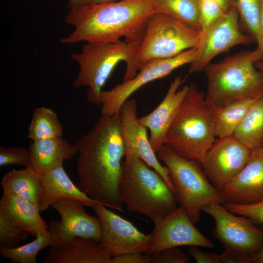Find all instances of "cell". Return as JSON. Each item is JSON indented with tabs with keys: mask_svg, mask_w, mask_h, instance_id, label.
Returning <instances> with one entry per match:
<instances>
[{
	"mask_svg": "<svg viewBox=\"0 0 263 263\" xmlns=\"http://www.w3.org/2000/svg\"><path fill=\"white\" fill-rule=\"evenodd\" d=\"M170 126L164 145L178 155L200 165L216 137L210 107L205 94L194 83Z\"/></svg>",
	"mask_w": 263,
	"mask_h": 263,
	"instance_id": "obj_5",
	"label": "cell"
},
{
	"mask_svg": "<svg viewBox=\"0 0 263 263\" xmlns=\"http://www.w3.org/2000/svg\"><path fill=\"white\" fill-rule=\"evenodd\" d=\"M154 225L149 254L180 246L209 248L214 246L212 242L196 228L186 211L180 206Z\"/></svg>",
	"mask_w": 263,
	"mask_h": 263,
	"instance_id": "obj_15",
	"label": "cell"
},
{
	"mask_svg": "<svg viewBox=\"0 0 263 263\" xmlns=\"http://www.w3.org/2000/svg\"><path fill=\"white\" fill-rule=\"evenodd\" d=\"M251 149L233 135L216 139L201 165L210 183L220 191L246 165Z\"/></svg>",
	"mask_w": 263,
	"mask_h": 263,
	"instance_id": "obj_14",
	"label": "cell"
},
{
	"mask_svg": "<svg viewBox=\"0 0 263 263\" xmlns=\"http://www.w3.org/2000/svg\"><path fill=\"white\" fill-rule=\"evenodd\" d=\"M75 144L78 155V188L94 201L122 211L118 185L126 151L119 113L102 114Z\"/></svg>",
	"mask_w": 263,
	"mask_h": 263,
	"instance_id": "obj_1",
	"label": "cell"
},
{
	"mask_svg": "<svg viewBox=\"0 0 263 263\" xmlns=\"http://www.w3.org/2000/svg\"><path fill=\"white\" fill-rule=\"evenodd\" d=\"M29 152L31 166L38 174L63 165L77 153L75 144L61 137L33 141Z\"/></svg>",
	"mask_w": 263,
	"mask_h": 263,
	"instance_id": "obj_22",
	"label": "cell"
},
{
	"mask_svg": "<svg viewBox=\"0 0 263 263\" xmlns=\"http://www.w3.org/2000/svg\"><path fill=\"white\" fill-rule=\"evenodd\" d=\"M197 53L196 47L171 58L149 62L132 79L123 81L110 90L102 91L100 96L102 114H118L124 103L136 91L152 81L168 76L182 66L191 63L196 60Z\"/></svg>",
	"mask_w": 263,
	"mask_h": 263,
	"instance_id": "obj_10",
	"label": "cell"
},
{
	"mask_svg": "<svg viewBox=\"0 0 263 263\" xmlns=\"http://www.w3.org/2000/svg\"><path fill=\"white\" fill-rule=\"evenodd\" d=\"M99 218L101 225L99 242L112 257L130 253H148L151 234H146L131 222L95 203L91 207Z\"/></svg>",
	"mask_w": 263,
	"mask_h": 263,
	"instance_id": "obj_12",
	"label": "cell"
},
{
	"mask_svg": "<svg viewBox=\"0 0 263 263\" xmlns=\"http://www.w3.org/2000/svg\"><path fill=\"white\" fill-rule=\"evenodd\" d=\"M262 229L263 231V226ZM251 263H263V241L259 250L251 258Z\"/></svg>",
	"mask_w": 263,
	"mask_h": 263,
	"instance_id": "obj_39",
	"label": "cell"
},
{
	"mask_svg": "<svg viewBox=\"0 0 263 263\" xmlns=\"http://www.w3.org/2000/svg\"><path fill=\"white\" fill-rule=\"evenodd\" d=\"M118 185L126 209L156 224L177 207L175 196L163 177L133 153L126 154Z\"/></svg>",
	"mask_w": 263,
	"mask_h": 263,
	"instance_id": "obj_3",
	"label": "cell"
},
{
	"mask_svg": "<svg viewBox=\"0 0 263 263\" xmlns=\"http://www.w3.org/2000/svg\"><path fill=\"white\" fill-rule=\"evenodd\" d=\"M140 43H131L124 40L98 44L86 43L80 53L70 55L79 66L74 86L87 87L88 100L100 106L102 88L119 62L124 61L126 65L123 81L134 77V61Z\"/></svg>",
	"mask_w": 263,
	"mask_h": 263,
	"instance_id": "obj_6",
	"label": "cell"
},
{
	"mask_svg": "<svg viewBox=\"0 0 263 263\" xmlns=\"http://www.w3.org/2000/svg\"><path fill=\"white\" fill-rule=\"evenodd\" d=\"M39 175L41 183L39 203L40 212L46 210L53 203L62 199H76L90 207L96 203L74 184L63 165Z\"/></svg>",
	"mask_w": 263,
	"mask_h": 263,
	"instance_id": "obj_19",
	"label": "cell"
},
{
	"mask_svg": "<svg viewBox=\"0 0 263 263\" xmlns=\"http://www.w3.org/2000/svg\"><path fill=\"white\" fill-rule=\"evenodd\" d=\"M239 16L235 7L226 12L213 25L201 32L197 56L190 64L188 74L200 72L217 55L240 44H248L253 38L243 33L239 25Z\"/></svg>",
	"mask_w": 263,
	"mask_h": 263,
	"instance_id": "obj_13",
	"label": "cell"
},
{
	"mask_svg": "<svg viewBox=\"0 0 263 263\" xmlns=\"http://www.w3.org/2000/svg\"><path fill=\"white\" fill-rule=\"evenodd\" d=\"M262 96L247 98L225 105L211 107L216 136H233L250 107Z\"/></svg>",
	"mask_w": 263,
	"mask_h": 263,
	"instance_id": "obj_23",
	"label": "cell"
},
{
	"mask_svg": "<svg viewBox=\"0 0 263 263\" xmlns=\"http://www.w3.org/2000/svg\"><path fill=\"white\" fill-rule=\"evenodd\" d=\"M19 165L26 167L31 166L29 150L21 147H0V166Z\"/></svg>",
	"mask_w": 263,
	"mask_h": 263,
	"instance_id": "obj_33",
	"label": "cell"
},
{
	"mask_svg": "<svg viewBox=\"0 0 263 263\" xmlns=\"http://www.w3.org/2000/svg\"><path fill=\"white\" fill-rule=\"evenodd\" d=\"M150 255V263H188L190 257L177 247L167 248Z\"/></svg>",
	"mask_w": 263,
	"mask_h": 263,
	"instance_id": "obj_35",
	"label": "cell"
},
{
	"mask_svg": "<svg viewBox=\"0 0 263 263\" xmlns=\"http://www.w3.org/2000/svg\"><path fill=\"white\" fill-rule=\"evenodd\" d=\"M63 127L57 114L44 107L36 108L28 127V137L32 141L62 137Z\"/></svg>",
	"mask_w": 263,
	"mask_h": 263,
	"instance_id": "obj_26",
	"label": "cell"
},
{
	"mask_svg": "<svg viewBox=\"0 0 263 263\" xmlns=\"http://www.w3.org/2000/svg\"><path fill=\"white\" fill-rule=\"evenodd\" d=\"M119 115L126 154L133 153L138 156L163 177L173 192L169 171L158 161L148 138L147 128L139 121L137 103L134 98L129 99L124 103Z\"/></svg>",
	"mask_w": 263,
	"mask_h": 263,
	"instance_id": "obj_16",
	"label": "cell"
},
{
	"mask_svg": "<svg viewBox=\"0 0 263 263\" xmlns=\"http://www.w3.org/2000/svg\"><path fill=\"white\" fill-rule=\"evenodd\" d=\"M201 32H204L216 23L225 13L212 0H199Z\"/></svg>",
	"mask_w": 263,
	"mask_h": 263,
	"instance_id": "obj_32",
	"label": "cell"
},
{
	"mask_svg": "<svg viewBox=\"0 0 263 263\" xmlns=\"http://www.w3.org/2000/svg\"><path fill=\"white\" fill-rule=\"evenodd\" d=\"M188 251L190 256L198 263H247L243 257L228 250L218 254L213 252H203L197 246H189Z\"/></svg>",
	"mask_w": 263,
	"mask_h": 263,
	"instance_id": "obj_31",
	"label": "cell"
},
{
	"mask_svg": "<svg viewBox=\"0 0 263 263\" xmlns=\"http://www.w3.org/2000/svg\"><path fill=\"white\" fill-rule=\"evenodd\" d=\"M50 245L49 235H37L34 241L11 248L0 247V254L13 263H37L39 252Z\"/></svg>",
	"mask_w": 263,
	"mask_h": 263,
	"instance_id": "obj_28",
	"label": "cell"
},
{
	"mask_svg": "<svg viewBox=\"0 0 263 263\" xmlns=\"http://www.w3.org/2000/svg\"><path fill=\"white\" fill-rule=\"evenodd\" d=\"M217 3L226 12L230 10L234 6V0H212Z\"/></svg>",
	"mask_w": 263,
	"mask_h": 263,
	"instance_id": "obj_38",
	"label": "cell"
},
{
	"mask_svg": "<svg viewBox=\"0 0 263 263\" xmlns=\"http://www.w3.org/2000/svg\"><path fill=\"white\" fill-rule=\"evenodd\" d=\"M221 192L225 203L249 204L263 199V147L251 150L245 167Z\"/></svg>",
	"mask_w": 263,
	"mask_h": 263,
	"instance_id": "obj_18",
	"label": "cell"
},
{
	"mask_svg": "<svg viewBox=\"0 0 263 263\" xmlns=\"http://www.w3.org/2000/svg\"><path fill=\"white\" fill-rule=\"evenodd\" d=\"M256 66L263 74V61H258L256 63Z\"/></svg>",
	"mask_w": 263,
	"mask_h": 263,
	"instance_id": "obj_42",
	"label": "cell"
},
{
	"mask_svg": "<svg viewBox=\"0 0 263 263\" xmlns=\"http://www.w3.org/2000/svg\"><path fill=\"white\" fill-rule=\"evenodd\" d=\"M0 211L28 234L49 235L48 225L40 215L38 205L22 197L2 193Z\"/></svg>",
	"mask_w": 263,
	"mask_h": 263,
	"instance_id": "obj_20",
	"label": "cell"
},
{
	"mask_svg": "<svg viewBox=\"0 0 263 263\" xmlns=\"http://www.w3.org/2000/svg\"><path fill=\"white\" fill-rule=\"evenodd\" d=\"M224 206L234 214L245 216L253 222L263 225V199L249 204L225 203Z\"/></svg>",
	"mask_w": 263,
	"mask_h": 263,
	"instance_id": "obj_34",
	"label": "cell"
},
{
	"mask_svg": "<svg viewBox=\"0 0 263 263\" xmlns=\"http://www.w3.org/2000/svg\"><path fill=\"white\" fill-rule=\"evenodd\" d=\"M156 153L169 171L178 204L194 224L204 206L225 203L221 192L210 183L198 162L178 155L165 145Z\"/></svg>",
	"mask_w": 263,
	"mask_h": 263,
	"instance_id": "obj_7",
	"label": "cell"
},
{
	"mask_svg": "<svg viewBox=\"0 0 263 263\" xmlns=\"http://www.w3.org/2000/svg\"><path fill=\"white\" fill-rule=\"evenodd\" d=\"M201 36V31L177 19L162 13H153L147 19L135 57L134 77L149 62L171 58L197 47Z\"/></svg>",
	"mask_w": 263,
	"mask_h": 263,
	"instance_id": "obj_8",
	"label": "cell"
},
{
	"mask_svg": "<svg viewBox=\"0 0 263 263\" xmlns=\"http://www.w3.org/2000/svg\"><path fill=\"white\" fill-rule=\"evenodd\" d=\"M90 2V0H68V6L70 8Z\"/></svg>",
	"mask_w": 263,
	"mask_h": 263,
	"instance_id": "obj_40",
	"label": "cell"
},
{
	"mask_svg": "<svg viewBox=\"0 0 263 263\" xmlns=\"http://www.w3.org/2000/svg\"><path fill=\"white\" fill-rule=\"evenodd\" d=\"M81 201L71 198L60 199L51 205L60 217L48 225L51 247L64 245L76 238L99 242L101 234L100 221L89 214Z\"/></svg>",
	"mask_w": 263,
	"mask_h": 263,
	"instance_id": "obj_11",
	"label": "cell"
},
{
	"mask_svg": "<svg viewBox=\"0 0 263 263\" xmlns=\"http://www.w3.org/2000/svg\"><path fill=\"white\" fill-rule=\"evenodd\" d=\"M233 136L252 150L263 142V96L250 107Z\"/></svg>",
	"mask_w": 263,
	"mask_h": 263,
	"instance_id": "obj_25",
	"label": "cell"
},
{
	"mask_svg": "<svg viewBox=\"0 0 263 263\" xmlns=\"http://www.w3.org/2000/svg\"><path fill=\"white\" fill-rule=\"evenodd\" d=\"M155 12L153 0H122L88 3L70 8L65 22L73 31L62 38L63 44L115 42L121 38L131 43H140L147 19Z\"/></svg>",
	"mask_w": 263,
	"mask_h": 263,
	"instance_id": "obj_2",
	"label": "cell"
},
{
	"mask_svg": "<svg viewBox=\"0 0 263 263\" xmlns=\"http://www.w3.org/2000/svg\"><path fill=\"white\" fill-rule=\"evenodd\" d=\"M219 203L204 206L202 211L214 220L213 235L225 250L244 258L247 263L260 249L263 241V231L247 217L232 213Z\"/></svg>",
	"mask_w": 263,
	"mask_h": 263,
	"instance_id": "obj_9",
	"label": "cell"
},
{
	"mask_svg": "<svg viewBox=\"0 0 263 263\" xmlns=\"http://www.w3.org/2000/svg\"><path fill=\"white\" fill-rule=\"evenodd\" d=\"M234 6L244 26L255 39L258 30L261 0H234Z\"/></svg>",
	"mask_w": 263,
	"mask_h": 263,
	"instance_id": "obj_29",
	"label": "cell"
},
{
	"mask_svg": "<svg viewBox=\"0 0 263 263\" xmlns=\"http://www.w3.org/2000/svg\"><path fill=\"white\" fill-rule=\"evenodd\" d=\"M263 59L257 48L244 50L203 69L207 80L205 99L219 107L233 101L263 95V74L256 66Z\"/></svg>",
	"mask_w": 263,
	"mask_h": 263,
	"instance_id": "obj_4",
	"label": "cell"
},
{
	"mask_svg": "<svg viewBox=\"0 0 263 263\" xmlns=\"http://www.w3.org/2000/svg\"><path fill=\"white\" fill-rule=\"evenodd\" d=\"M257 43V49L263 56V1L261 0V9L258 30L255 38Z\"/></svg>",
	"mask_w": 263,
	"mask_h": 263,
	"instance_id": "obj_37",
	"label": "cell"
},
{
	"mask_svg": "<svg viewBox=\"0 0 263 263\" xmlns=\"http://www.w3.org/2000/svg\"><path fill=\"white\" fill-rule=\"evenodd\" d=\"M0 184L3 193L22 197L39 206L41 194L39 175L31 167L13 169L2 177Z\"/></svg>",
	"mask_w": 263,
	"mask_h": 263,
	"instance_id": "obj_24",
	"label": "cell"
},
{
	"mask_svg": "<svg viewBox=\"0 0 263 263\" xmlns=\"http://www.w3.org/2000/svg\"><path fill=\"white\" fill-rule=\"evenodd\" d=\"M155 12L177 19L201 31L199 0H153Z\"/></svg>",
	"mask_w": 263,
	"mask_h": 263,
	"instance_id": "obj_27",
	"label": "cell"
},
{
	"mask_svg": "<svg viewBox=\"0 0 263 263\" xmlns=\"http://www.w3.org/2000/svg\"><path fill=\"white\" fill-rule=\"evenodd\" d=\"M117 0H90V2L94 3H101L115 1Z\"/></svg>",
	"mask_w": 263,
	"mask_h": 263,
	"instance_id": "obj_41",
	"label": "cell"
},
{
	"mask_svg": "<svg viewBox=\"0 0 263 263\" xmlns=\"http://www.w3.org/2000/svg\"><path fill=\"white\" fill-rule=\"evenodd\" d=\"M109 263H150V255L140 253L124 254L112 257Z\"/></svg>",
	"mask_w": 263,
	"mask_h": 263,
	"instance_id": "obj_36",
	"label": "cell"
},
{
	"mask_svg": "<svg viewBox=\"0 0 263 263\" xmlns=\"http://www.w3.org/2000/svg\"><path fill=\"white\" fill-rule=\"evenodd\" d=\"M262 147H263V146H262Z\"/></svg>",
	"mask_w": 263,
	"mask_h": 263,
	"instance_id": "obj_43",
	"label": "cell"
},
{
	"mask_svg": "<svg viewBox=\"0 0 263 263\" xmlns=\"http://www.w3.org/2000/svg\"><path fill=\"white\" fill-rule=\"evenodd\" d=\"M112 257L98 241L76 238L68 243L51 247L45 263H109Z\"/></svg>",
	"mask_w": 263,
	"mask_h": 263,
	"instance_id": "obj_21",
	"label": "cell"
},
{
	"mask_svg": "<svg viewBox=\"0 0 263 263\" xmlns=\"http://www.w3.org/2000/svg\"><path fill=\"white\" fill-rule=\"evenodd\" d=\"M263 1V0H262Z\"/></svg>",
	"mask_w": 263,
	"mask_h": 263,
	"instance_id": "obj_44",
	"label": "cell"
},
{
	"mask_svg": "<svg viewBox=\"0 0 263 263\" xmlns=\"http://www.w3.org/2000/svg\"><path fill=\"white\" fill-rule=\"evenodd\" d=\"M29 235L0 211V247L11 248L19 246Z\"/></svg>",
	"mask_w": 263,
	"mask_h": 263,
	"instance_id": "obj_30",
	"label": "cell"
},
{
	"mask_svg": "<svg viewBox=\"0 0 263 263\" xmlns=\"http://www.w3.org/2000/svg\"><path fill=\"white\" fill-rule=\"evenodd\" d=\"M186 77H176L159 105L139 121L150 131V142L156 153L164 145L166 135L177 116L188 90V85L180 88Z\"/></svg>",
	"mask_w": 263,
	"mask_h": 263,
	"instance_id": "obj_17",
	"label": "cell"
}]
</instances>
